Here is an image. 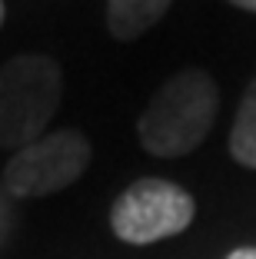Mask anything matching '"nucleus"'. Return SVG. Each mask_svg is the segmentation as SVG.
Returning a JSON list of instances; mask_svg holds the SVG:
<instances>
[{"instance_id": "7ed1b4c3", "label": "nucleus", "mask_w": 256, "mask_h": 259, "mask_svg": "<svg viewBox=\"0 0 256 259\" xmlns=\"http://www.w3.org/2000/svg\"><path fill=\"white\" fill-rule=\"evenodd\" d=\"M193 213L196 203L183 186L147 176L117 196L110 209V226L123 243L147 246L183 233L193 223Z\"/></svg>"}, {"instance_id": "1a4fd4ad", "label": "nucleus", "mask_w": 256, "mask_h": 259, "mask_svg": "<svg viewBox=\"0 0 256 259\" xmlns=\"http://www.w3.org/2000/svg\"><path fill=\"white\" fill-rule=\"evenodd\" d=\"M0 23H4V0H0Z\"/></svg>"}, {"instance_id": "39448f33", "label": "nucleus", "mask_w": 256, "mask_h": 259, "mask_svg": "<svg viewBox=\"0 0 256 259\" xmlns=\"http://www.w3.org/2000/svg\"><path fill=\"white\" fill-rule=\"evenodd\" d=\"M170 0H106V27L117 40H136L166 14Z\"/></svg>"}, {"instance_id": "f03ea898", "label": "nucleus", "mask_w": 256, "mask_h": 259, "mask_svg": "<svg viewBox=\"0 0 256 259\" xmlns=\"http://www.w3.org/2000/svg\"><path fill=\"white\" fill-rule=\"evenodd\" d=\"M63 73L44 54H23L0 67V150L40 140L60 110Z\"/></svg>"}, {"instance_id": "423d86ee", "label": "nucleus", "mask_w": 256, "mask_h": 259, "mask_svg": "<svg viewBox=\"0 0 256 259\" xmlns=\"http://www.w3.org/2000/svg\"><path fill=\"white\" fill-rule=\"evenodd\" d=\"M230 153L236 163L256 169V80L249 83L240 103V113H236V123L230 130Z\"/></svg>"}, {"instance_id": "0eeeda50", "label": "nucleus", "mask_w": 256, "mask_h": 259, "mask_svg": "<svg viewBox=\"0 0 256 259\" xmlns=\"http://www.w3.org/2000/svg\"><path fill=\"white\" fill-rule=\"evenodd\" d=\"M226 259H256V249L253 246H243V249H233Z\"/></svg>"}, {"instance_id": "6e6552de", "label": "nucleus", "mask_w": 256, "mask_h": 259, "mask_svg": "<svg viewBox=\"0 0 256 259\" xmlns=\"http://www.w3.org/2000/svg\"><path fill=\"white\" fill-rule=\"evenodd\" d=\"M230 4H236V7H243V10H256V0H230Z\"/></svg>"}, {"instance_id": "f257e3e1", "label": "nucleus", "mask_w": 256, "mask_h": 259, "mask_svg": "<svg viewBox=\"0 0 256 259\" xmlns=\"http://www.w3.org/2000/svg\"><path fill=\"white\" fill-rule=\"evenodd\" d=\"M220 110L216 83L206 70H180L150 97L136 133L153 156H183L206 140Z\"/></svg>"}, {"instance_id": "20e7f679", "label": "nucleus", "mask_w": 256, "mask_h": 259, "mask_svg": "<svg viewBox=\"0 0 256 259\" xmlns=\"http://www.w3.org/2000/svg\"><path fill=\"white\" fill-rule=\"evenodd\" d=\"M90 166V143L77 130L44 133L14 153L4 169V186L14 196H50L74 186Z\"/></svg>"}]
</instances>
